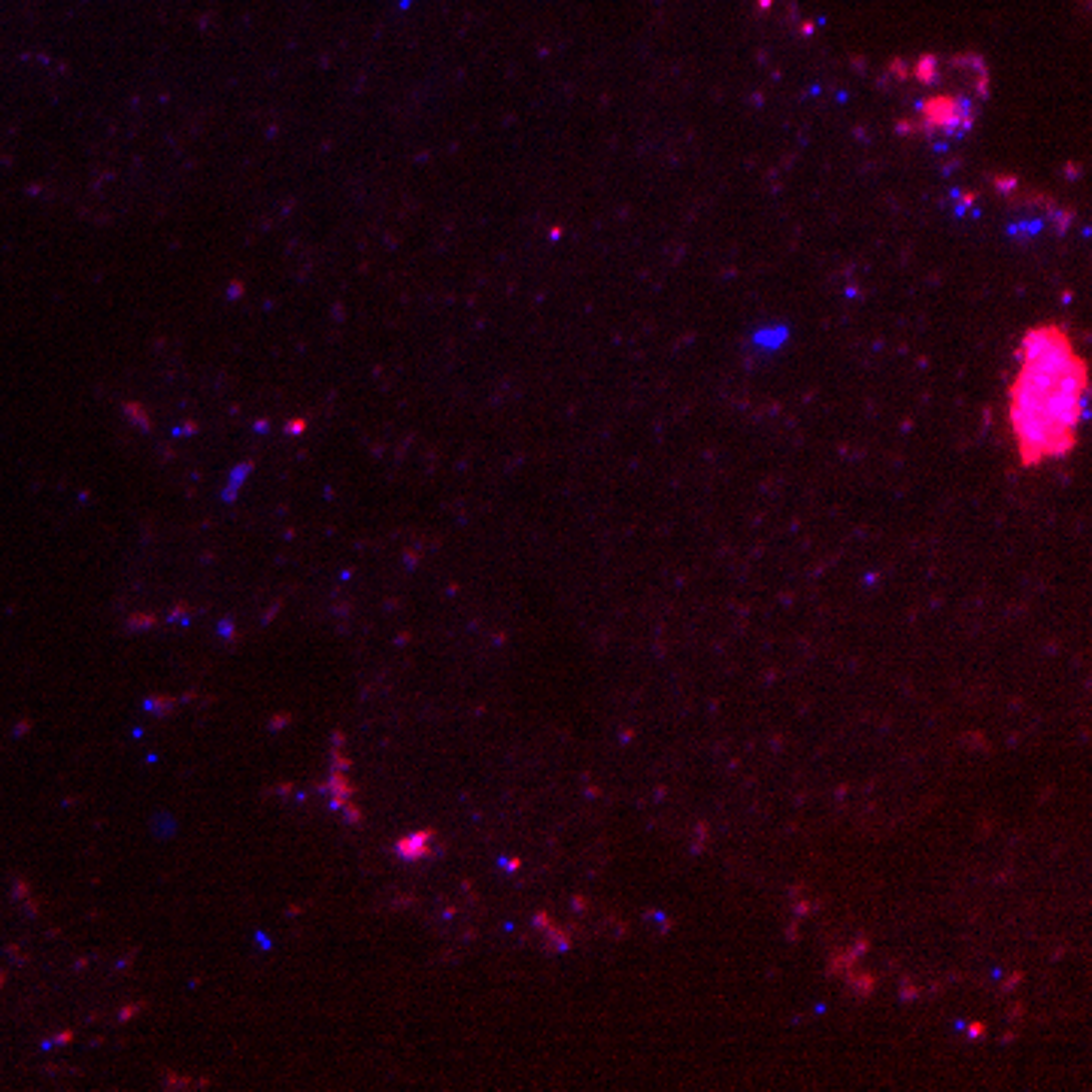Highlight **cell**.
Masks as SVG:
<instances>
[{
  "label": "cell",
  "instance_id": "obj_1",
  "mask_svg": "<svg viewBox=\"0 0 1092 1092\" xmlns=\"http://www.w3.org/2000/svg\"><path fill=\"white\" fill-rule=\"evenodd\" d=\"M1089 401V362L1059 322L1035 325L1017 350L1008 425L1020 465L1035 471L1077 450Z\"/></svg>",
  "mask_w": 1092,
  "mask_h": 1092
},
{
  "label": "cell",
  "instance_id": "obj_2",
  "mask_svg": "<svg viewBox=\"0 0 1092 1092\" xmlns=\"http://www.w3.org/2000/svg\"><path fill=\"white\" fill-rule=\"evenodd\" d=\"M974 113L956 94H938L920 103V128L923 131H959L968 128Z\"/></svg>",
  "mask_w": 1092,
  "mask_h": 1092
}]
</instances>
